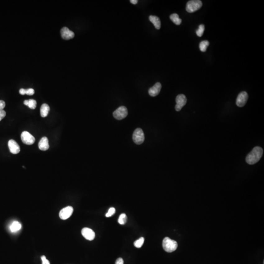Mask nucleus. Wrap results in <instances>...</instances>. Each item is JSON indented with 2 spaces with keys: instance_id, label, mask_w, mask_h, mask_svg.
Here are the masks:
<instances>
[{
  "instance_id": "nucleus-16",
  "label": "nucleus",
  "mask_w": 264,
  "mask_h": 264,
  "mask_svg": "<svg viewBox=\"0 0 264 264\" xmlns=\"http://www.w3.org/2000/svg\"><path fill=\"white\" fill-rule=\"evenodd\" d=\"M50 110L49 106L47 104H43L40 108L41 116L42 117H45L47 116Z\"/></svg>"
},
{
  "instance_id": "nucleus-2",
  "label": "nucleus",
  "mask_w": 264,
  "mask_h": 264,
  "mask_svg": "<svg viewBox=\"0 0 264 264\" xmlns=\"http://www.w3.org/2000/svg\"><path fill=\"white\" fill-rule=\"evenodd\" d=\"M162 247L166 252L169 253H172L177 249L178 244L177 242L167 237L163 239Z\"/></svg>"
},
{
  "instance_id": "nucleus-23",
  "label": "nucleus",
  "mask_w": 264,
  "mask_h": 264,
  "mask_svg": "<svg viewBox=\"0 0 264 264\" xmlns=\"http://www.w3.org/2000/svg\"><path fill=\"white\" fill-rule=\"evenodd\" d=\"M204 31V25H200L199 29L196 31V34L198 36L202 37L203 35Z\"/></svg>"
},
{
  "instance_id": "nucleus-21",
  "label": "nucleus",
  "mask_w": 264,
  "mask_h": 264,
  "mask_svg": "<svg viewBox=\"0 0 264 264\" xmlns=\"http://www.w3.org/2000/svg\"><path fill=\"white\" fill-rule=\"evenodd\" d=\"M144 242V238L143 237L139 238V239L134 242V247H136L137 248H140L143 246Z\"/></svg>"
},
{
  "instance_id": "nucleus-5",
  "label": "nucleus",
  "mask_w": 264,
  "mask_h": 264,
  "mask_svg": "<svg viewBox=\"0 0 264 264\" xmlns=\"http://www.w3.org/2000/svg\"><path fill=\"white\" fill-rule=\"evenodd\" d=\"M128 115V110L126 107L122 106L117 108L113 113V116L117 120H122L126 117Z\"/></svg>"
},
{
  "instance_id": "nucleus-12",
  "label": "nucleus",
  "mask_w": 264,
  "mask_h": 264,
  "mask_svg": "<svg viewBox=\"0 0 264 264\" xmlns=\"http://www.w3.org/2000/svg\"><path fill=\"white\" fill-rule=\"evenodd\" d=\"M61 35L62 38L65 40H70L75 37L74 32L67 27H64L61 29Z\"/></svg>"
},
{
  "instance_id": "nucleus-27",
  "label": "nucleus",
  "mask_w": 264,
  "mask_h": 264,
  "mask_svg": "<svg viewBox=\"0 0 264 264\" xmlns=\"http://www.w3.org/2000/svg\"><path fill=\"white\" fill-rule=\"evenodd\" d=\"M6 112L4 110L0 111V121L6 116Z\"/></svg>"
},
{
  "instance_id": "nucleus-14",
  "label": "nucleus",
  "mask_w": 264,
  "mask_h": 264,
  "mask_svg": "<svg viewBox=\"0 0 264 264\" xmlns=\"http://www.w3.org/2000/svg\"><path fill=\"white\" fill-rule=\"evenodd\" d=\"M39 149L42 151H47L49 147L48 140L47 137H44L42 138L38 144Z\"/></svg>"
},
{
  "instance_id": "nucleus-9",
  "label": "nucleus",
  "mask_w": 264,
  "mask_h": 264,
  "mask_svg": "<svg viewBox=\"0 0 264 264\" xmlns=\"http://www.w3.org/2000/svg\"><path fill=\"white\" fill-rule=\"evenodd\" d=\"M74 212V208L71 206L64 208L59 212V217L62 220H67L72 215Z\"/></svg>"
},
{
  "instance_id": "nucleus-7",
  "label": "nucleus",
  "mask_w": 264,
  "mask_h": 264,
  "mask_svg": "<svg viewBox=\"0 0 264 264\" xmlns=\"http://www.w3.org/2000/svg\"><path fill=\"white\" fill-rule=\"evenodd\" d=\"M176 102L177 104L175 106V110L177 112L180 111L184 106L186 104L187 98L184 94H179L176 97Z\"/></svg>"
},
{
  "instance_id": "nucleus-20",
  "label": "nucleus",
  "mask_w": 264,
  "mask_h": 264,
  "mask_svg": "<svg viewBox=\"0 0 264 264\" xmlns=\"http://www.w3.org/2000/svg\"><path fill=\"white\" fill-rule=\"evenodd\" d=\"M209 42L208 41H203L200 43V45H199V48H200V50L201 52H205L207 51V48L208 46H209Z\"/></svg>"
},
{
  "instance_id": "nucleus-10",
  "label": "nucleus",
  "mask_w": 264,
  "mask_h": 264,
  "mask_svg": "<svg viewBox=\"0 0 264 264\" xmlns=\"http://www.w3.org/2000/svg\"><path fill=\"white\" fill-rule=\"evenodd\" d=\"M82 234L85 239L89 241H92L95 238V233L92 229L88 227L83 228L81 231Z\"/></svg>"
},
{
  "instance_id": "nucleus-18",
  "label": "nucleus",
  "mask_w": 264,
  "mask_h": 264,
  "mask_svg": "<svg viewBox=\"0 0 264 264\" xmlns=\"http://www.w3.org/2000/svg\"><path fill=\"white\" fill-rule=\"evenodd\" d=\"M21 227H22L21 224L19 223L18 222L15 221V222H13L12 224L11 225V226H10V229H11V231L12 232H15L20 230Z\"/></svg>"
},
{
  "instance_id": "nucleus-19",
  "label": "nucleus",
  "mask_w": 264,
  "mask_h": 264,
  "mask_svg": "<svg viewBox=\"0 0 264 264\" xmlns=\"http://www.w3.org/2000/svg\"><path fill=\"white\" fill-rule=\"evenodd\" d=\"M170 18L175 24L176 25H180L181 23V19L179 18V16L176 13L171 14L170 16Z\"/></svg>"
},
{
  "instance_id": "nucleus-3",
  "label": "nucleus",
  "mask_w": 264,
  "mask_h": 264,
  "mask_svg": "<svg viewBox=\"0 0 264 264\" xmlns=\"http://www.w3.org/2000/svg\"><path fill=\"white\" fill-rule=\"evenodd\" d=\"M203 3L200 0H191L187 2L186 10L188 12L193 13L198 11L202 7Z\"/></svg>"
},
{
  "instance_id": "nucleus-24",
  "label": "nucleus",
  "mask_w": 264,
  "mask_h": 264,
  "mask_svg": "<svg viewBox=\"0 0 264 264\" xmlns=\"http://www.w3.org/2000/svg\"><path fill=\"white\" fill-rule=\"evenodd\" d=\"M116 212V209L115 208L111 207L109 210L108 212L106 214V217H110L112 215H114V214Z\"/></svg>"
},
{
  "instance_id": "nucleus-31",
  "label": "nucleus",
  "mask_w": 264,
  "mask_h": 264,
  "mask_svg": "<svg viewBox=\"0 0 264 264\" xmlns=\"http://www.w3.org/2000/svg\"><path fill=\"white\" fill-rule=\"evenodd\" d=\"M130 2H131L132 4L136 5V4H138V0H131V1H130Z\"/></svg>"
},
{
  "instance_id": "nucleus-8",
  "label": "nucleus",
  "mask_w": 264,
  "mask_h": 264,
  "mask_svg": "<svg viewBox=\"0 0 264 264\" xmlns=\"http://www.w3.org/2000/svg\"><path fill=\"white\" fill-rule=\"evenodd\" d=\"M248 95L247 92H242L238 95L236 99L237 106L239 107H244L248 99Z\"/></svg>"
},
{
  "instance_id": "nucleus-13",
  "label": "nucleus",
  "mask_w": 264,
  "mask_h": 264,
  "mask_svg": "<svg viewBox=\"0 0 264 264\" xmlns=\"http://www.w3.org/2000/svg\"><path fill=\"white\" fill-rule=\"evenodd\" d=\"M162 88V85L159 82H157L154 85V86L150 88L148 91L149 94L151 97H156L160 93Z\"/></svg>"
},
{
  "instance_id": "nucleus-22",
  "label": "nucleus",
  "mask_w": 264,
  "mask_h": 264,
  "mask_svg": "<svg viewBox=\"0 0 264 264\" xmlns=\"http://www.w3.org/2000/svg\"><path fill=\"white\" fill-rule=\"evenodd\" d=\"M127 218L126 215L124 213H122L120 215L119 218H118V222L119 224L121 225H124L125 223H126Z\"/></svg>"
},
{
  "instance_id": "nucleus-1",
  "label": "nucleus",
  "mask_w": 264,
  "mask_h": 264,
  "mask_svg": "<svg viewBox=\"0 0 264 264\" xmlns=\"http://www.w3.org/2000/svg\"><path fill=\"white\" fill-rule=\"evenodd\" d=\"M263 154V149L261 147L256 146L247 155L246 158V162L250 165L255 164L260 161Z\"/></svg>"
},
{
  "instance_id": "nucleus-26",
  "label": "nucleus",
  "mask_w": 264,
  "mask_h": 264,
  "mask_svg": "<svg viewBox=\"0 0 264 264\" xmlns=\"http://www.w3.org/2000/svg\"><path fill=\"white\" fill-rule=\"evenodd\" d=\"M41 260L42 261V264H50L49 261L47 259L46 256L44 255L42 256Z\"/></svg>"
},
{
  "instance_id": "nucleus-15",
  "label": "nucleus",
  "mask_w": 264,
  "mask_h": 264,
  "mask_svg": "<svg viewBox=\"0 0 264 264\" xmlns=\"http://www.w3.org/2000/svg\"><path fill=\"white\" fill-rule=\"evenodd\" d=\"M150 21L153 23L157 30H160L161 28V22L160 19L158 17L154 15H151L149 16Z\"/></svg>"
},
{
  "instance_id": "nucleus-6",
  "label": "nucleus",
  "mask_w": 264,
  "mask_h": 264,
  "mask_svg": "<svg viewBox=\"0 0 264 264\" xmlns=\"http://www.w3.org/2000/svg\"><path fill=\"white\" fill-rule=\"evenodd\" d=\"M21 139L24 143L26 145H32L35 143L34 137L27 131H24L21 134Z\"/></svg>"
},
{
  "instance_id": "nucleus-4",
  "label": "nucleus",
  "mask_w": 264,
  "mask_h": 264,
  "mask_svg": "<svg viewBox=\"0 0 264 264\" xmlns=\"http://www.w3.org/2000/svg\"><path fill=\"white\" fill-rule=\"evenodd\" d=\"M145 137L143 131L140 128H137L134 132L133 140L136 144L140 145L144 141Z\"/></svg>"
},
{
  "instance_id": "nucleus-17",
  "label": "nucleus",
  "mask_w": 264,
  "mask_h": 264,
  "mask_svg": "<svg viewBox=\"0 0 264 264\" xmlns=\"http://www.w3.org/2000/svg\"><path fill=\"white\" fill-rule=\"evenodd\" d=\"M24 104L25 105L28 106V107L31 109H35L36 107V105H37V102H36V100L32 99H29V100H25Z\"/></svg>"
},
{
  "instance_id": "nucleus-29",
  "label": "nucleus",
  "mask_w": 264,
  "mask_h": 264,
  "mask_svg": "<svg viewBox=\"0 0 264 264\" xmlns=\"http://www.w3.org/2000/svg\"><path fill=\"white\" fill-rule=\"evenodd\" d=\"M124 264V261H123V259L122 258H118L116 261V264Z\"/></svg>"
},
{
  "instance_id": "nucleus-11",
  "label": "nucleus",
  "mask_w": 264,
  "mask_h": 264,
  "mask_svg": "<svg viewBox=\"0 0 264 264\" xmlns=\"http://www.w3.org/2000/svg\"><path fill=\"white\" fill-rule=\"evenodd\" d=\"M8 146L9 150L12 154H17L20 151L19 145L13 139H11L8 141Z\"/></svg>"
},
{
  "instance_id": "nucleus-28",
  "label": "nucleus",
  "mask_w": 264,
  "mask_h": 264,
  "mask_svg": "<svg viewBox=\"0 0 264 264\" xmlns=\"http://www.w3.org/2000/svg\"><path fill=\"white\" fill-rule=\"evenodd\" d=\"M6 106V103L3 100H0V111L3 110Z\"/></svg>"
},
{
  "instance_id": "nucleus-30",
  "label": "nucleus",
  "mask_w": 264,
  "mask_h": 264,
  "mask_svg": "<svg viewBox=\"0 0 264 264\" xmlns=\"http://www.w3.org/2000/svg\"><path fill=\"white\" fill-rule=\"evenodd\" d=\"M19 93L22 95H25V89H21L20 90Z\"/></svg>"
},
{
  "instance_id": "nucleus-25",
  "label": "nucleus",
  "mask_w": 264,
  "mask_h": 264,
  "mask_svg": "<svg viewBox=\"0 0 264 264\" xmlns=\"http://www.w3.org/2000/svg\"><path fill=\"white\" fill-rule=\"evenodd\" d=\"M25 94L29 95H32L34 94V90L32 88L28 89L25 90Z\"/></svg>"
}]
</instances>
